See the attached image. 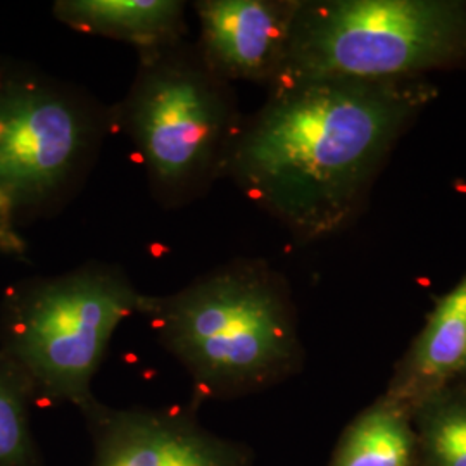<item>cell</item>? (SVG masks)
<instances>
[{
    "mask_svg": "<svg viewBox=\"0 0 466 466\" xmlns=\"http://www.w3.org/2000/svg\"><path fill=\"white\" fill-rule=\"evenodd\" d=\"M111 113L76 85L21 76L0 84V215L76 196L90 177Z\"/></svg>",
    "mask_w": 466,
    "mask_h": 466,
    "instance_id": "8992f818",
    "label": "cell"
},
{
    "mask_svg": "<svg viewBox=\"0 0 466 466\" xmlns=\"http://www.w3.org/2000/svg\"><path fill=\"white\" fill-rule=\"evenodd\" d=\"M187 4L180 0H61L56 17L78 34L111 38L137 54L188 40Z\"/></svg>",
    "mask_w": 466,
    "mask_h": 466,
    "instance_id": "9c48e42d",
    "label": "cell"
},
{
    "mask_svg": "<svg viewBox=\"0 0 466 466\" xmlns=\"http://www.w3.org/2000/svg\"><path fill=\"white\" fill-rule=\"evenodd\" d=\"M427 448L435 466H466V402H450L433 411Z\"/></svg>",
    "mask_w": 466,
    "mask_h": 466,
    "instance_id": "4fadbf2b",
    "label": "cell"
},
{
    "mask_svg": "<svg viewBox=\"0 0 466 466\" xmlns=\"http://www.w3.org/2000/svg\"><path fill=\"white\" fill-rule=\"evenodd\" d=\"M458 66H466V0H300L271 88L418 80Z\"/></svg>",
    "mask_w": 466,
    "mask_h": 466,
    "instance_id": "277c9868",
    "label": "cell"
},
{
    "mask_svg": "<svg viewBox=\"0 0 466 466\" xmlns=\"http://www.w3.org/2000/svg\"><path fill=\"white\" fill-rule=\"evenodd\" d=\"M466 370V275L442 296L418 337L406 365L404 385L437 389Z\"/></svg>",
    "mask_w": 466,
    "mask_h": 466,
    "instance_id": "30bf717a",
    "label": "cell"
},
{
    "mask_svg": "<svg viewBox=\"0 0 466 466\" xmlns=\"http://www.w3.org/2000/svg\"><path fill=\"white\" fill-rule=\"evenodd\" d=\"M140 315L192 379L194 404L277 382L299 361L289 285L259 259H233L169 296H146Z\"/></svg>",
    "mask_w": 466,
    "mask_h": 466,
    "instance_id": "7a4b0ae2",
    "label": "cell"
},
{
    "mask_svg": "<svg viewBox=\"0 0 466 466\" xmlns=\"http://www.w3.org/2000/svg\"><path fill=\"white\" fill-rule=\"evenodd\" d=\"M437 97L425 78L271 88L244 123L223 178L299 242L342 232L400 135Z\"/></svg>",
    "mask_w": 466,
    "mask_h": 466,
    "instance_id": "6da1fadb",
    "label": "cell"
},
{
    "mask_svg": "<svg viewBox=\"0 0 466 466\" xmlns=\"http://www.w3.org/2000/svg\"><path fill=\"white\" fill-rule=\"evenodd\" d=\"M146 296L123 268L102 261L36 283L9 308L13 363L47 400L84 411L97 400L92 382L113 335L140 315Z\"/></svg>",
    "mask_w": 466,
    "mask_h": 466,
    "instance_id": "5b68a950",
    "label": "cell"
},
{
    "mask_svg": "<svg viewBox=\"0 0 466 466\" xmlns=\"http://www.w3.org/2000/svg\"><path fill=\"white\" fill-rule=\"evenodd\" d=\"M413 435L400 410L383 404L358 418L342 437L332 466H410Z\"/></svg>",
    "mask_w": 466,
    "mask_h": 466,
    "instance_id": "8fae6325",
    "label": "cell"
},
{
    "mask_svg": "<svg viewBox=\"0 0 466 466\" xmlns=\"http://www.w3.org/2000/svg\"><path fill=\"white\" fill-rule=\"evenodd\" d=\"M109 113L167 209L204 198L223 178L244 123L232 85L209 71L190 40L138 54L132 86Z\"/></svg>",
    "mask_w": 466,
    "mask_h": 466,
    "instance_id": "3957f363",
    "label": "cell"
},
{
    "mask_svg": "<svg viewBox=\"0 0 466 466\" xmlns=\"http://www.w3.org/2000/svg\"><path fill=\"white\" fill-rule=\"evenodd\" d=\"M300 0H198L196 47L218 78L267 85L282 73Z\"/></svg>",
    "mask_w": 466,
    "mask_h": 466,
    "instance_id": "ba28073f",
    "label": "cell"
},
{
    "mask_svg": "<svg viewBox=\"0 0 466 466\" xmlns=\"http://www.w3.org/2000/svg\"><path fill=\"white\" fill-rule=\"evenodd\" d=\"M30 389L15 363L0 360V466H38L28 415Z\"/></svg>",
    "mask_w": 466,
    "mask_h": 466,
    "instance_id": "7c38bea8",
    "label": "cell"
},
{
    "mask_svg": "<svg viewBox=\"0 0 466 466\" xmlns=\"http://www.w3.org/2000/svg\"><path fill=\"white\" fill-rule=\"evenodd\" d=\"M90 466H250L248 450L204 429L178 408H111L99 400L84 411Z\"/></svg>",
    "mask_w": 466,
    "mask_h": 466,
    "instance_id": "52a82bcc",
    "label": "cell"
}]
</instances>
